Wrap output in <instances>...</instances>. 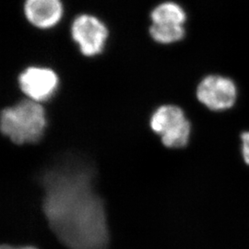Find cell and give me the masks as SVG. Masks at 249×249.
<instances>
[{
  "label": "cell",
  "mask_w": 249,
  "mask_h": 249,
  "mask_svg": "<svg viewBox=\"0 0 249 249\" xmlns=\"http://www.w3.org/2000/svg\"><path fill=\"white\" fill-rule=\"evenodd\" d=\"M44 212L51 229L70 249H106L104 203L92 187L91 172L65 165L45 172Z\"/></svg>",
  "instance_id": "1"
},
{
  "label": "cell",
  "mask_w": 249,
  "mask_h": 249,
  "mask_svg": "<svg viewBox=\"0 0 249 249\" xmlns=\"http://www.w3.org/2000/svg\"><path fill=\"white\" fill-rule=\"evenodd\" d=\"M45 110L33 100L8 107L1 114L2 133L16 144L37 142L45 132Z\"/></svg>",
  "instance_id": "2"
},
{
  "label": "cell",
  "mask_w": 249,
  "mask_h": 249,
  "mask_svg": "<svg viewBox=\"0 0 249 249\" xmlns=\"http://www.w3.org/2000/svg\"><path fill=\"white\" fill-rule=\"evenodd\" d=\"M151 126L168 148H183L189 142L191 124L180 107H159L151 116Z\"/></svg>",
  "instance_id": "3"
},
{
  "label": "cell",
  "mask_w": 249,
  "mask_h": 249,
  "mask_svg": "<svg viewBox=\"0 0 249 249\" xmlns=\"http://www.w3.org/2000/svg\"><path fill=\"white\" fill-rule=\"evenodd\" d=\"M196 98L213 112L227 111L234 107L238 97L236 83L222 75L205 77L196 87Z\"/></svg>",
  "instance_id": "4"
},
{
  "label": "cell",
  "mask_w": 249,
  "mask_h": 249,
  "mask_svg": "<svg viewBox=\"0 0 249 249\" xmlns=\"http://www.w3.org/2000/svg\"><path fill=\"white\" fill-rule=\"evenodd\" d=\"M72 37L80 45L84 55L92 56L101 53L105 47L108 32L105 24L90 15L76 18L71 28Z\"/></svg>",
  "instance_id": "5"
},
{
  "label": "cell",
  "mask_w": 249,
  "mask_h": 249,
  "mask_svg": "<svg viewBox=\"0 0 249 249\" xmlns=\"http://www.w3.org/2000/svg\"><path fill=\"white\" fill-rule=\"evenodd\" d=\"M18 84L29 98L38 103L53 96L58 86V78L49 69L32 67L20 74Z\"/></svg>",
  "instance_id": "6"
},
{
  "label": "cell",
  "mask_w": 249,
  "mask_h": 249,
  "mask_svg": "<svg viewBox=\"0 0 249 249\" xmlns=\"http://www.w3.org/2000/svg\"><path fill=\"white\" fill-rule=\"evenodd\" d=\"M24 11L28 20L38 28H51L62 17L60 0H26Z\"/></svg>",
  "instance_id": "7"
},
{
  "label": "cell",
  "mask_w": 249,
  "mask_h": 249,
  "mask_svg": "<svg viewBox=\"0 0 249 249\" xmlns=\"http://www.w3.org/2000/svg\"><path fill=\"white\" fill-rule=\"evenodd\" d=\"M151 20L153 24H173L184 25L186 21V13L179 5L172 2L162 3L151 12Z\"/></svg>",
  "instance_id": "8"
},
{
  "label": "cell",
  "mask_w": 249,
  "mask_h": 249,
  "mask_svg": "<svg viewBox=\"0 0 249 249\" xmlns=\"http://www.w3.org/2000/svg\"><path fill=\"white\" fill-rule=\"evenodd\" d=\"M150 34L154 41L160 44H172L180 41L185 36L184 25L152 24Z\"/></svg>",
  "instance_id": "9"
},
{
  "label": "cell",
  "mask_w": 249,
  "mask_h": 249,
  "mask_svg": "<svg viewBox=\"0 0 249 249\" xmlns=\"http://www.w3.org/2000/svg\"><path fill=\"white\" fill-rule=\"evenodd\" d=\"M240 151L245 163L249 166V130L241 133Z\"/></svg>",
  "instance_id": "10"
},
{
  "label": "cell",
  "mask_w": 249,
  "mask_h": 249,
  "mask_svg": "<svg viewBox=\"0 0 249 249\" xmlns=\"http://www.w3.org/2000/svg\"><path fill=\"white\" fill-rule=\"evenodd\" d=\"M0 249H36L35 248H32V247H26V248H19V249H16V248H13V247H10V246H7V245H4L1 247Z\"/></svg>",
  "instance_id": "11"
}]
</instances>
